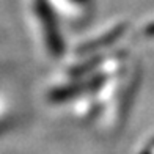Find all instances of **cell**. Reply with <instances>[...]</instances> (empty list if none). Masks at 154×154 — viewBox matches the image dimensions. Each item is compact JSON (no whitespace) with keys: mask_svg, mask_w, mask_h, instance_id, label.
Returning a JSON list of instances; mask_svg holds the SVG:
<instances>
[{"mask_svg":"<svg viewBox=\"0 0 154 154\" xmlns=\"http://www.w3.org/2000/svg\"><path fill=\"white\" fill-rule=\"evenodd\" d=\"M29 14L33 35L46 57L58 58L63 54V39L49 0H29Z\"/></svg>","mask_w":154,"mask_h":154,"instance_id":"6da1fadb","label":"cell"},{"mask_svg":"<svg viewBox=\"0 0 154 154\" xmlns=\"http://www.w3.org/2000/svg\"><path fill=\"white\" fill-rule=\"evenodd\" d=\"M120 33H121V27L112 24V27L106 29L104 32L96 33L94 36H91V39L82 43L79 46V54L80 55H88V54H93V52H99L101 49H106L112 43H115L116 36Z\"/></svg>","mask_w":154,"mask_h":154,"instance_id":"7a4b0ae2","label":"cell"}]
</instances>
